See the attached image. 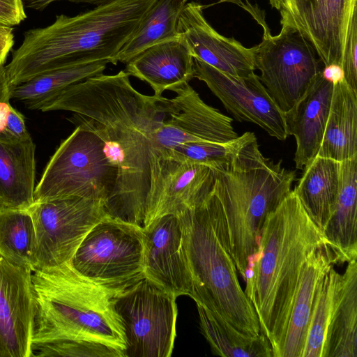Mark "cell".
<instances>
[{
	"mask_svg": "<svg viewBox=\"0 0 357 357\" xmlns=\"http://www.w3.org/2000/svg\"><path fill=\"white\" fill-rule=\"evenodd\" d=\"M129 75H99L70 85L41 109L68 111L69 119L97 135L117 178L105 207L112 218L144 227L154 162L153 135L165 116L167 98L146 96Z\"/></svg>",
	"mask_w": 357,
	"mask_h": 357,
	"instance_id": "cell-1",
	"label": "cell"
},
{
	"mask_svg": "<svg viewBox=\"0 0 357 357\" xmlns=\"http://www.w3.org/2000/svg\"><path fill=\"white\" fill-rule=\"evenodd\" d=\"M328 244L294 190L266 218L254 264L245 271V293L273 357H279L303 266L310 255Z\"/></svg>",
	"mask_w": 357,
	"mask_h": 357,
	"instance_id": "cell-2",
	"label": "cell"
},
{
	"mask_svg": "<svg viewBox=\"0 0 357 357\" xmlns=\"http://www.w3.org/2000/svg\"><path fill=\"white\" fill-rule=\"evenodd\" d=\"M206 203L213 227L245 281L248 259L258 252L264 221L290 193L296 172L266 158L257 137L228 162L211 167Z\"/></svg>",
	"mask_w": 357,
	"mask_h": 357,
	"instance_id": "cell-3",
	"label": "cell"
},
{
	"mask_svg": "<svg viewBox=\"0 0 357 357\" xmlns=\"http://www.w3.org/2000/svg\"><path fill=\"white\" fill-rule=\"evenodd\" d=\"M155 0H114L75 16L57 15L49 26L24 33L5 66L10 87L58 68L112 63Z\"/></svg>",
	"mask_w": 357,
	"mask_h": 357,
	"instance_id": "cell-4",
	"label": "cell"
},
{
	"mask_svg": "<svg viewBox=\"0 0 357 357\" xmlns=\"http://www.w3.org/2000/svg\"><path fill=\"white\" fill-rule=\"evenodd\" d=\"M36 314L33 345L62 340L97 342L124 356L123 328L114 294L81 275L71 262L32 272Z\"/></svg>",
	"mask_w": 357,
	"mask_h": 357,
	"instance_id": "cell-5",
	"label": "cell"
},
{
	"mask_svg": "<svg viewBox=\"0 0 357 357\" xmlns=\"http://www.w3.org/2000/svg\"><path fill=\"white\" fill-rule=\"evenodd\" d=\"M206 197L178 215L192 278L191 298L241 333L259 336L256 311L240 284L232 258L213 227Z\"/></svg>",
	"mask_w": 357,
	"mask_h": 357,
	"instance_id": "cell-6",
	"label": "cell"
},
{
	"mask_svg": "<svg viewBox=\"0 0 357 357\" xmlns=\"http://www.w3.org/2000/svg\"><path fill=\"white\" fill-rule=\"evenodd\" d=\"M116 178L99 137L77 126L47 163L36 185L34 200L79 197L100 200L105 207L114 192Z\"/></svg>",
	"mask_w": 357,
	"mask_h": 357,
	"instance_id": "cell-7",
	"label": "cell"
},
{
	"mask_svg": "<svg viewBox=\"0 0 357 357\" xmlns=\"http://www.w3.org/2000/svg\"><path fill=\"white\" fill-rule=\"evenodd\" d=\"M176 299L146 277L113 295L125 335V357L171 356L176 338Z\"/></svg>",
	"mask_w": 357,
	"mask_h": 357,
	"instance_id": "cell-8",
	"label": "cell"
},
{
	"mask_svg": "<svg viewBox=\"0 0 357 357\" xmlns=\"http://www.w3.org/2000/svg\"><path fill=\"white\" fill-rule=\"evenodd\" d=\"M143 238V228L108 216L86 235L71 264L114 294L145 277Z\"/></svg>",
	"mask_w": 357,
	"mask_h": 357,
	"instance_id": "cell-9",
	"label": "cell"
},
{
	"mask_svg": "<svg viewBox=\"0 0 357 357\" xmlns=\"http://www.w3.org/2000/svg\"><path fill=\"white\" fill-rule=\"evenodd\" d=\"M279 34L264 31L255 46V66L259 79L284 114L306 92L321 71L317 54L301 30L282 23Z\"/></svg>",
	"mask_w": 357,
	"mask_h": 357,
	"instance_id": "cell-10",
	"label": "cell"
},
{
	"mask_svg": "<svg viewBox=\"0 0 357 357\" xmlns=\"http://www.w3.org/2000/svg\"><path fill=\"white\" fill-rule=\"evenodd\" d=\"M29 211L36 232L33 271L70 261L89 231L109 216L102 201L79 197L35 202Z\"/></svg>",
	"mask_w": 357,
	"mask_h": 357,
	"instance_id": "cell-11",
	"label": "cell"
},
{
	"mask_svg": "<svg viewBox=\"0 0 357 357\" xmlns=\"http://www.w3.org/2000/svg\"><path fill=\"white\" fill-rule=\"evenodd\" d=\"M174 92L153 135V164L188 143H224L238 136L232 119L205 103L189 83Z\"/></svg>",
	"mask_w": 357,
	"mask_h": 357,
	"instance_id": "cell-12",
	"label": "cell"
},
{
	"mask_svg": "<svg viewBox=\"0 0 357 357\" xmlns=\"http://www.w3.org/2000/svg\"><path fill=\"white\" fill-rule=\"evenodd\" d=\"M193 78L204 82L237 121L259 126L270 136L284 141L288 135L284 114L253 73L245 77L224 73L194 58Z\"/></svg>",
	"mask_w": 357,
	"mask_h": 357,
	"instance_id": "cell-13",
	"label": "cell"
},
{
	"mask_svg": "<svg viewBox=\"0 0 357 357\" xmlns=\"http://www.w3.org/2000/svg\"><path fill=\"white\" fill-rule=\"evenodd\" d=\"M33 271L0 256V357L33 356Z\"/></svg>",
	"mask_w": 357,
	"mask_h": 357,
	"instance_id": "cell-14",
	"label": "cell"
},
{
	"mask_svg": "<svg viewBox=\"0 0 357 357\" xmlns=\"http://www.w3.org/2000/svg\"><path fill=\"white\" fill-rule=\"evenodd\" d=\"M214 180L213 169L207 165L158 159L152 172L144 227L157 218L178 215L199 204L212 190Z\"/></svg>",
	"mask_w": 357,
	"mask_h": 357,
	"instance_id": "cell-15",
	"label": "cell"
},
{
	"mask_svg": "<svg viewBox=\"0 0 357 357\" xmlns=\"http://www.w3.org/2000/svg\"><path fill=\"white\" fill-rule=\"evenodd\" d=\"M144 276L176 298L192 297V282L178 215L154 219L143 228Z\"/></svg>",
	"mask_w": 357,
	"mask_h": 357,
	"instance_id": "cell-16",
	"label": "cell"
},
{
	"mask_svg": "<svg viewBox=\"0 0 357 357\" xmlns=\"http://www.w3.org/2000/svg\"><path fill=\"white\" fill-rule=\"evenodd\" d=\"M178 33L194 58L233 76L245 77L255 73V50L245 47L233 38L216 31L206 20L203 6L186 2L178 20Z\"/></svg>",
	"mask_w": 357,
	"mask_h": 357,
	"instance_id": "cell-17",
	"label": "cell"
},
{
	"mask_svg": "<svg viewBox=\"0 0 357 357\" xmlns=\"http://www.w3.org/2000/svg\"><path fill=\"white\" fill-rule=\"evenodd\" d=\"M294 6L297 26L324 66H341L349 24L357 13V0H294Z\"/></svg>",
	"mask_w": 357,
	"mask_h": 357,
	"instance_id": "cell-18",
	"label": "cell"
},
{
	"mask_svg": "<svg viewBox=\"0 0 357 357\" xmlns=\"http://www.w3.org/2000/svg\"><path fill=\"white\" fill-rule=\"evenodd\" d=\"M333 84L326 80L321 71L287 112L284 113L288 135L294 137L296 168L303 170L317 155L329 114Z\"/></svg>",
	"mask_w": 357,
	"mask_h": 357,
	"instance_id": "cell-19",
	"label": "cell"
},
{
	"mask_svg": "<svg viewBox=\"0 0 357 357\" xmlns=\"http://www.w3.org/2000/svg\"><path fill=\"white\" fill-rule=\"evenodd\" d=\"M126 64L124 71L148 83L158 97L193 78L194 57L180 36L148 47Z\"/></svg>",
	"mask_w": 357,
	"mask_h": 357,
	"instance_id": "cell-20",
	"label": "cell"
},
{
	"mask_svg": "<svg viewBox=\"0 0 357 357\" xmlns=\"http://www.w3.org/2000/svg\"><path fill=\"white\" fill-rule=\"evenodd\" d=\"M328 244L312 252L300 275L279 357H301L319 285L338 264Z\"/></svg>",
	"mask_w": 357,
	"mask_h": 357,
	"instance_id": "cell-21",
	"label": "cell"
},
{
	"mask_svg": "<svg viewBox=\"0 0 357 357\" xmlns=\"http://www.w3.org/2000/svg\"><path fill=\"white\" fill-rule=\"evenodd\" d=\"M35 151L31 137L0 136V208L29 209L34 203Z\"/></svg>",
	"mask_w": 357,
	"mask_h": 357,
	"instance_id": "cell-22",
	"label": "cell"
},
{
	"mask_svg": "<svg viewBox=\"0 0 357 357\" xmlns=\"http://www.w3.org/2000/svg\"><path fill=\"white\" fill-rule=\"evenodd\" d=\"M324 234L338 262L357 259V155L340 162V181Z\"/></svg>",
	"mask_w": 357,
	"mask_h": 357,
	"instance_id": "cell-23",
	"label": "cell"
},
{
	"mask_svg": "<svg viewBox=\"0 0 357 357\" xmlns=\"http://www.w3.org/2000/svg\"><path fill=\"white\" fill-rule=\"evenodd\" d=\"M303 171L293 190L310 218L324 232L337 196L340 162L317 155Z\"/></svg>",
	"mask_w": 357,
	"mask_h": 357,
	"instance_id": "cell-24",
	"label": "cell"
},
{
	"mask_svg": "<svg viewBox=\"0 0 357 357\" xmlns=\"http://www.w3.org/2000/svg\"><path fill=\"white\" fill-rule=\"evenodd\" d=\"M317 155L338 162L357 155V92L344 80L333 85L329 114Z\"/></svg>",
	"mask_w": 357,
	"mask_h": 357,
	"instance_id": "cell-25",
	"label": "cell"
},
{
	"mask_svg": "<svg viewBox=\"0 0 357 357\" xmlns=\"http://www.w3.org/2000/svg\"><path fill=\"white\" fill-rule=\"evenodd\" d=\"M109 61L58 68L10 87V98L30 109H40L67 87L89 77L103 74Z\"/></svg>",
	"mask_w": 357,
	"mask_h": 357,
	"instance_id": "cell-26",
	"label": "cell"
},
{
	"mask_svg": "<svg viewBox=\"0 0 357 357\" xmlns=\"http://www.w3.org/2000/svg\"><path fill=\"white\" fill-rule=\"evenodd\" d=\"M327 357H357V261L341 274Z\"/></svg>",
	"mask_w": 357,
	"mask_h": 357,
	"instance_id": "cell-27",
	"label": "cell"
},
{
	"mask_svg": "<svg viewBox=\"0 0 357 357\" xmlns=\"http://www.w3.org/2000/svg\"><path fill=\"white\" fill-rule=\"evenodd\" d=\"M186 2V0H155L135 33L111 63H127L148 47L178 37V20Z\"/></svg>",
	"mask_w": 357,
	"mask_h": 357,
	"instance_id": "cell-28",
	"label": "cell"
},
{
	"mask_svg": "<svg viewBox=\"0 0 357 357\" xmlns=\"http://www.w3.org/2000/svg\"><path fill=\"white\" fill-rule=\"evenodd\" d=\"M202 332L212 352L224 357H273L271 344L264 335H245L210 310L197 304Z\"/></svg>",
	"mask_w": 357,
	"mask_h": 357,
	"instance_id": "cell-29",
	"label": "cell"
},
{
	"mask_svg": "<svg viewBox=\"0 0 357 357\" xmlns=\"http://www.w3.org/2000/svg\"><path fill=\"white\" fill-rule=\"evenodd\" d=\"M340 280L341 274L333 267L321 280L314 301L301 357H327Z\"/></svg>",
	"mask_w": 357,
	"mask_h": 357,
	"instance_id": "cell-30",
	"label": "cell"
},
{
	"mask_svg": "<svg viewBox=\"0 0 357 357\" xmlns=\"http://www.w3.org/2000/svg\"><path fill=\"white\" fill-rule=\"evenodd\" d=\"M36 232L29 209L0 208V256L33 271Z\"/></svg>",
	"mask_w": 357,
	"mask_h": 357,
	"instance_id": "cell-31",
	"label": "cell"
},
{
	"mask_svg": "<svg viewBox=\"0 0 357 357\" xmlns=\"http://www.w3.org/2000/svg\"><path fill=\"white\" fill-rule=\"evenodd\" d=\"M255 137L253 132H246L224 143H188L160 158L188 160L213 167L229 162L245 144Z\"/></svg>",
	"mask_w": 357,
	"mask_h": 357,
	"instance_id": "cell-32",
	"label": "cell"
},
{
	"mask_svg": "<svg viewBox=\"0 0 357 357\" xmlns=\"http://www.w3.org/2000/svg\"><path fill=\"white\" fill-rule=\"evenodd\" d=\"M33 355L62 357H124L117 349L104 344L62 340L33 345Z\"/></svg>",
	"mask_w": 357,
	"mask_h": 357,
	"instance_id": "cell-33",
	"label": "cell"
},
{
	"mask_svg": "<svg viewBox=\"0 0 357 357\" xmlns=\"http://www.w3.org/2000/svg\"><path fill=\"white\" fill-rule=\"evenodd\" d=\"M341 66L344 80L357 92V13L351 18L347 29Z\"/></svg>",
	"mask_w": 357,
	"mask_h": 357,
	"instance_id": "cell-34",
	"label": "cell"
},
{
	"mask_svg": "<svg viewBox=\"0 0 357 357\" xmlns=\"http://www.w3.org/2000/svg\"><path fill=\"white\" fill-rule=\"evenodd\" d=\"M26 17L23 0H0V24L16 26Z\"/></svg>",
	"mask_w": 357,
	"mask_h": 357,
	"instance_id": "cell-35",
	"label": "cell"
},
{
	"mask_svg": "<svg viewBox=\"0 0 357 357\" xmlns=\"http://www.w3.org/2000/svg\"><path fill=\"white\" fill-rule=\"evenodd\" d=\"M1 136L14 140L25 139L31 137L26 127L24 116L13 106L9 112L4 133Z\"/></svg>",
	"mask_w": 357,
	"mask_h": 357,
	"instance_id": "cell-36",
	"label": "cell"
},
{
	"mask_svg": "<svg viewBox=\"0 0 357 357\" xmlns=\"http://www.w3.org/2000/svg\"><path fill=\"white\" fill-rule=\"evenodd\" d=\"M268 1L272 8L279 11L281 16L280 24L287 22L297 26L294 0H268Z\"/></svg>",
	"mask_w": 357,
	"mask_h": 357,
	"instance_id": "cell-37",
	"label": "cell"
},
{
	"mask_svg": "<svg viewBox=\"0 0 357 357\" xmlns=\"http://www.w3.org/2000/svg\"><path fill=\"white\" fill-rule=\"evenodd\" d=\"M234 3L247 11L263 28V31L270 30L266 22L265 13L257 6L252 5L248 0H220Z\"/></svg>",
	"mask_w": 357,
	"mask_h": 357,
	"instance_id": "cell-38",
	"label": "cell"
},
{
	"mask_svg": "<svg viewBox=\"0 0 357 357\" xmlns=\"http://www.w3.org/2000/svg\"><path fill=\"white\" fill-rule=\"evenodd\" d=\"M13 45V27L0 24V64L4 65Z\"/></svg>",
	"mask_w": 357,
	"mask_h": 357,
	"instance_id": "cell-39",
	"label": "cell"
},
{
	"mask_svg": "<svg viewBox=\"0 0 357 357\" xmlns=\"http://www.w3.org/2000/svg\"><path fill=\"white\" fill-rule=\"evenodd\" d=\"M25 2L26 7L37 10H43L47 6L54 1H61V0H23ZM72 2L77 3H87L96 6H99L101 4H105L108 2H110L114 0H66Z\"/></svg>",
	"mask_w": 357,
	"mask_h": 357,
	"instance_id": "cell-40",
	"label": "cell"
},
{
	"mask_svg": "<svg viewBox=\"0 0 357 357\" xmlns=\"http://www.w3.org/2000/svg\"><path fill=\"white\" fill-rule=\"evenodd\" d=\"M322 77L333 84L344 80V72L342 68L337 64H331L324 66L321 70Z\"/></svg>",
	"mask_w": 357,
	"mask_h": 357,
	"instance_id": "cell-41",
	"label": "cell"
},
{
	"mask_svg": "<svg viewBox=\"0 0 357 357\" xmlns=\"http://www.w3.org/2000/svg\"><path fill=\"white\" fill-rule=\"evenodd\" d=\"M10 99L9 85L4 65L0 64V101Z\"/></svg>",
	"mask_w": 357,
	"mask_h": 357,
	"instance_id": "cell-42",
	"label": "cell"
},
{
	"mask_svg": "<svg viewBox=\"0 0 357 357\" xmlns=\"http://www.w3.org/2000/svg\"><path fill=\"white\" fill-rule=\"evenodd\" d=\"M11 107L10 99L0 101V136L4 133Z\"/></svg>",
	"mask_w": 357,
	"mask_h": 357,
	"instance_id": "cell-43",
	"label": "cell"
}]
</instances>
